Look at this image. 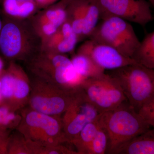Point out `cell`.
I'll return each mask as SVG.
<instances>
[{
	"mask_svg": "<svg viewBox=\"0 0 154 154\" xmlns=\"http://www.w3.org/2000/svg\"><path fill=\"white\" fill-rule=\"evenodd\" d=\"M98 119L101 126L108 134L107 154H110L121 144L151 128L128 102L100 113Z\"/></svg>",
	"mask_w": 154,
	"mask_h": 154,
	"instance_id": "obj_1",
	"label": "cell"
},
{
	"mask_svg": "<svg viewBox=\"0 0 154 154\" xmlns=\"http://www.w3.org/2000/svg\"><path fill=\"white\" fill-rule=\"evenodd\" d=\"M17 128L25 139L40 148H51L69 143L59 116L48 115L31 108L22 111Z\"/></svg>",
	"mask_w": 154,
	"mask_h": 154,
	"instance_id": "obj_2",
	"label": "cell"
},
{
	"mask_svg": "<svg viewBox=\"0 0 154 154\" xmlns=\"http://www.w3.org/2000/svg\"><path fill=\"white\" fill-rule=\"evenodd\" d=\"M120 84L128 102L138 113L154 95V69L136 63L110 71Z\"/></svg>",
	"mask_w": 154,
	"mask_h": 154,
	"instance_id": "obj_3",
	"label": "cell"
},
{
	"mask_svg": "<svg viewBox=\"0 0 154 154\" xmlns=\"http://www.w3.org/2000/svg\"><path fill=\"white\" fill-rule=\"evenodd\" d=\"M102 22L91 34V39L115 48L126 57L132 58L140 42L129 22L110 16Z\"/></svg>",
	"mask_w": 154,
	"mask_h": 154,
	"instance_id": "obj_4",
	"label": "cell"
},
{
	"mask_svg": "<svg viewBox=\"0 0 154 154\" xmlns=\"http://www.w3.org/2000/svg\"><path fill=\"white\" fill-rule=\"evenodd\" d=\"M31 86L28 104L31 109L48 115L60 116L67 110L76 96L79 89L67 90L47 81Z\"/></svg>",
	"mask_w": 154,
	"mask_h": 154,
	"instance_id": "obj_5",
	"label": "cell"
},
{
	"mask_svg": "<svg viewBox=\"0 0 154 154\" xmlns=\"http://www.w3.org/2000/svg\"><path fill=\"white\" fill-rule=\"evenodd\" d=\"M80 88L100 113L128 102L118 81L109 73L87 79Z\"/></svg>",
	"mask_w": 154,
	"mask_h": 154,
	"instance_id": "obj_6",
	"label": "cell"
},
{
	"mask_svg": "<svg viewBox=\"0 0 154 154\" xmlns=\"http://www.w3.org/2000/svg\"><path fill=\"white\" fill-rule=\"evenodd\" d=\"M101 18L113 16L144 27L153 19L150 4L146 0H95Z\"/></svg>",
	"mask_w": 154,
	"mask_h": 154,
	"instance_id": "obj_7",
	"label": "cell"
},
{
	"mask_svg": "<svg viewBox=\"0 0 154 154\" xmlns=\"http://www.w3.org/2000/svg\"><path fill=\"white\" fill-rule=\"evenodd\" d=\"M100 113L80 88L75 98L61 119L63 129L69 143L88 123L98 119Z\"/></svg>",
	"mask_w": 154,
	"mask_h": 154,
	"instance_id": "obj_8",
	"label": "cell"
},
{
	"mask_svg": "<svg viewBox=\"0 0 154 154\" xmlns=\"http://www.w3.org/2000/svg\"><path fill=\"white\" fill-rule=\"evenodd\" d=\"M82 53L88 56L105 70H113L137 63L111 46L92 39L83 46Z\"/></svg>",
	"mask_w": 154,
	"mask_h": 154,
	"instance_id": "obj_9",
	"label": "cell"
},
{
	"mask_svg": "<svg viewBox=\"0 0 154 154\" xmlns=\"http://www.w3.org/2000/svg\"><path fill=\"white\" fill-rule=\"evenodd\" d=\"M111 154H154V127L121 144Z\"/></svg>",
	"mask_w": 154,
	"mask_h": 154,
	"instance_id": "obj_10",
	"label": "cell"
},
{
	"mask_svg": "<svg viewBox=\"0 0 154 154\" xmlns=\"http://www.w3.org/2000/svg\"><path fill=\"white\" fill-rule=\"evenodd\" d=\"M22 37L19 28L13 22L2 25L0 33V51L8 58L17 57L21 50Z\"/></svg>",
	"mask_w": 154,
	"mask_h": 154,
	"instance_id": "obj_11",
	"label": "cell"
},
{
	"mask_svg": "<svg viewBox=\"0 0 154 154\" xmlns=\"http://www.w3.org/2000/svg\"><path fill=\"white\" fill-rule=\"evenodd\" d=\"M132 59L138 63L154 69V31L140 42Z\"/></svg>",
	"mask_w": 154,
	"mask_h": 154,
	"instance_id": "obj_12",
	"label": "cell"
},
{
	"mask_svg": "<svg viewBox=\"0 0 154 154\" xmlns=\"http://www.w3.org/2000/svg\"><path fill=\"white\" fill-rule=\"evenodd\" d=\"M101 126L98 118L88 123L81 131L72 142L75 147L78 154H86L88 147Z\"/></svg>",
	"mask_w": 154,
	"mask_h": 154,
	"instance_id": "obj_13",
	"label": "cell"
},
{
	"mask_svg": "<svg viewBox=\"0 0 154 154\" xmlns=\"http://www.w3.org/2000/svg\"><path fill=\"white\" fill-rule=\"evenodd\" d=\"M71 61L77 72L86 79L105 72V70L97 65L89 57L83 54L75 56Z\"/></svg>",
	"mask_w": 154,
	"mask_h": 154,
	"instance_id": "obj_14",
	"label": "cell"
},
{
	"mask_svg": "<svg viewBox=\"0 0 154 154\" xmlns=\"http://www.w3.org/2000/svg\"><path fill=\"white\" fill-rule=\"evenodd\" d=\"M101 11L95 0H88L83 19L82 34L91 35L97 26Z\"/></svg>",
	"mask_w": 154,
	"mask_h": 154,
	"instance_id": "obj_15",
	"label": "cell"
},
{
	"mask_svg": "<svg viewBox=\"0 0 154 154\" xmlns=\"http://www.w3.org/2000/svg\"><path fill=\"white\" fill-rule=\"evenodd\" d=\"M0 81V94L2 100V105L9 108L14 97L16 83V75L12 67L8 71L1 75Z\"/></svg>",
	"mask_w": 154,
	"mask_h": 154,
	"instance_id": "obj_16",
	"label": "cell"
},
{
	"mask_svg": "<svg viewBox=\"0 0 154 154\" xmlns=\"http://www.w3.org/2000/svg\"><path fill=\"white\" fill-rule=\"evenodd\" d=\"M5 10L7 13L12 16L25 17L33 11L34 5L30 0L19 1L18 0H5Z\"/></svg>",
	"mask_w": 154,
	"mask_h": 154,
	"instance_id": "obj_17",
	"label": "cell"
},
{
	"mask_svg": "<svg viewBox=\"0 0 154 154\" xmlns=\"http://www.w3.org/2000/svg\"><path fill=\"white\" fill-rule=\"evenodd\" d=\"M108 138L107 131L101 126L89 146L86 154H104L107 153Z\"/></svg>",
	"mask_w": 154,
	"mask_h": 154,
	"instance_id": "obj_18",
	"label": "cell"
},
{
	"mask_svg": "<svg viewBox=\"0 0 154 154\" xmlns=\"http://www.w3.org/2000/svg\"><path fill=\"white\" fill-rule=\"evenodd\" d=\"M4 105H0V129L8 131V129L17 128L21 116Z\"/></svg>",
	"mask_w": 154,
	"mask_h": 154,
	"instance_id": "obj_19",
	"label": "cell"
},
{
	"mask_svg": "<svg viewBox=\"0 0 154 154\" xmlns=\"http://www.w3.org/2000/svg\"><path fill=\"white\" fill-rule=\"evenodd\" d=\"M63 39L58 45V50L63 53L72 51L74 49L77 41V35L68 23L63 25L62 28Z\"/></svg>",
	"mask_w": 154,
	"mask_h": 154,
	"instance_id": "obj_20",
	"label": "cell"
},
{
	"mask_svg": "<svg viewBox=\"0 0 154 154\" xmlns=\"http://www.w3.org/2000/svg\"><path fill=\"white\" fill-rule=\"evenodd\" d=\"M138 113L151 127H154V95L142 106Z\"/></svg>",
	"mask_w": 154,
	"mask_h": 154,
	"instance_id": "obj_21",
	"label": "cell"
},
{
	"mask_svg": "<svg viewBox=\"0 0 154 154\" xmlns=\"http://www.w3.org/2000/svg\"><path fill=\"white\" fill-rule=\"evenodd\" d=\"M47 16L51 24L56 28L60 26L65 20L66 14L62 9H58L54 11H49L47 13Z\"/></svg>",
	"mask_w": 154,
	"mask_h": 154,
	"instance_id": "obj_22",
	"label": "cell"
},
{
	"mask_svg": "<svg viewBox=\"0 0 154 154\" xmlns=\"http://www.w3.org/2000/svg\"><path fill=\"white\" fill-rule=\"evenodd\" d=\"M9 137L8 131H0V154H8L7 146Z\"/></svg>",
	"mask_w": 154,
	"mask_h": 154,
	"instance_id": "obj_23",
	"label": "cell"
},
{
	"mask_svg": "<svg viewBox=\"0 0 154 154\" xmlns=\"http://www.w3.org/2000/svg\"><path fill=\"white\" fill-rule=\"evenodd\" d=\"M43 30L45 33L47 35H51L56 31L57 28L54 26V25L51 24L50 23H48L43 26Z\"/></svg>",
	"mask_w": 154,
	"mask_h": 154,
	"instance_id": "obj_24",
	"label": "cell"
},
{
	"mask_svg": "<svg viewBox=\"0 0 154 154\" xmlns=\"http://www.w3.org/2000/svg\"><path fill=\"white\" fill-rule=\"evenodd\" d=\"M3 66H4V63H3V62L2 59L0 58V75H1V74H2Z\"/></svg>",
	"mask_w": 154,
	"mask_h": 154,
	"instance_id": "obj_25",
	"label": "cell"
},
{
	"mask_svg": "<svg viewBox=\"0 0 154 154\" xmlns=\"http://www.w3.org/2000/svg\"><path fill=\"white\" fill-rule=\"evenodd\" d=\"M149 3L154 8V0H148Z\"/></svg>",
	"mask_w": 154,
	"mask_h": 154,
	"instance_id": "obj_26",
	"label": "cell"
},
{
	"mask_svg": "<svg viewBox=\"0 0 154 154\" xmlns=\"http://www.w3.org/2000/svg\"><path fill=\"white\" fill-rule=\"evenodd\" d=\"M37 1L40 3H45L48 2V1H50V0H37Z\"/></svg>",
	"mask_w": 154,
	"mask_h": 154,
	"instance_id": "obj_27",
	"label": "cell"
},
{
	"mask_svg": "<svg viewBox=\"0 0 154 154\" xmlns=\"http://www.w3.org/2000/svg\"><path fill=\"white\" fill-rule=\"evenodd\" d=\"M2 24L1 21V19H0V33H1V30H2Z\"/></svg>",
	"mask_w": 154,
	"mask_h": 154,
	"instance_id": "obj_28",
	"label": "cell"
},
{
	"mask_svg": "<svg viewBox=\"0 0 154 154\" xmlns=\"http://www.w3.org/2000/svg\"><path fill=\"white\" fill-rule=\"evenodd\" d=\"M0 131H5L2 130L0 129Z\"/></svg>",
	"mask_w": 154,
	"mask_h": 154,
	"instance_id": "obj_29",
	"label": "cell"
}]
</instances>
